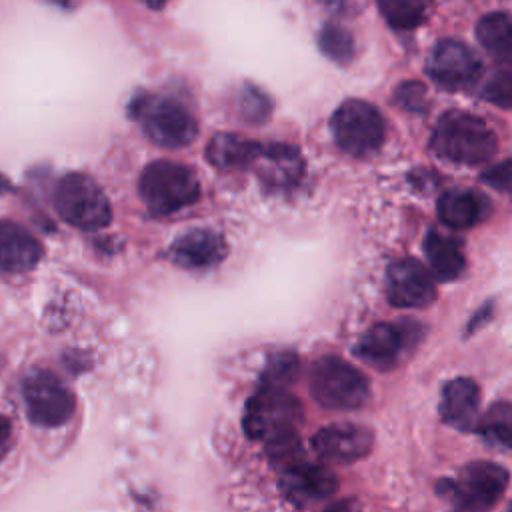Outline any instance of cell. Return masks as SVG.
Listing matches in <instances>:
<instances>
[{"instance_id":"cell-18","label":"cell","mask_w":512,"mask_h":512,"mask_svg":"<svg viewBox=\"0 0 512 512\" xmlns=\"http://www.w3.org/2000/svg\"><path fill=\"white\" fill-rule=\"evenodd\" d=\"M478 406H480V390L474 380L454 378L444 386L442 400H440V414L450 426L464 432L472 430L478 420Z\"/></svg>"},{"instance_id":"cell-11","label":"cell","mask_w":512,"mask_h":512,"mask_svg":"<svg viewBox=\"0 0 512 512\" xmlns=\"http://www.w3.org/2000/svg\"><path fill=\"white\" fill-rule=\"evenodd\" d=\"M418 334L420 330L410 322L376 324L360 338L356 356L374 368L388 370L402 358L404 352L410 350V346L418 340Z\"/></svg>"},{"instance_id":"cell-9","label":"cell","mask_w":512,"mask_h":512,"mask_svg":"<svg viewBox=\"0 0 512 512\" xmlns=\"http://www.w3.org/2000/svg\"><path fill=\"white\" fill-rule=\"evenodd\" d=\"M28 418L38 426H60L74 412V396L50 370H32L22 386Z\"/></svg>"},{"instance_id":"cell-12","label":"cell","mask_w":512,"mask_h":512,"mask_svg":"<svg viewBox=\"0 0 512 512\" xmlns=\"http://www.w3.org/2000/svg\"><path fill=\"white\" fill-rule=\"evenodd\" d=\"M374 444L372 430L356 422H336L324 426L312 438L314 452L336 464H350L364 458Z\"/></svg>"},{"instance_id":"cell-30","label":"cell","mask_w":512,"mask_h":512,"mask_svg":"<svg viewBox=\"0 0 512 512\" xmlns=\"http://www.w3.org/2000/svg\"><path fill=\"white\" fill-rule=\"evenodd\" d=\"M422 96H424V90L420 84H404L402 90L398 92V98L406 108H414V100L422 104Z\"/></svg>"},{"instance_id":"cell-34","label":"cell","mask_w":512,"mask_h":512,"mask_svg":"<svg viewBox=\"0 0 512 512\" xmlns=\"http://www.w3.org/2000/svg\"><path fill=\"white\" fill-rule=\"evenodd\" d=\"M4 188H10V184H8L4 178H0V192H2Z\"/></svg>"},{"instance_id":"cell-33","label":"cell","mask_w":512,"mask_h":512,"mask_svg":"<svg viewBox=\"0 0 512 512\" xmlns=\"http://www.w3.org/2000/svg\"><path fill=\"white\" fill-rule=\"evenodd\" d=\"M138 2H142V4L148 6L150 10H162L164 4H166V0H138Z\"/></svg>"},{"instance_id":"cell-25","label":"cell","mask_w":512,"mask_h":512,"mask_svg":"<svg viewBox=\"0 0 512 512\" xmlns=\"http://www.w3.org/2000/svg\"><path fill=\"white\" fill-rule=\"evenodd\" d=\"M270 98L256 86H244L238 94V112L246 122H264L270 116Z\"/></svg>"},{"instance_id":"cell-1","label":"cell","mask_w":512,"mask_h":512,"mask_svg":"<svg viewBox=\"0 0 512 512\" xmlns=\"http://www.w3.org/2000/svg\"><path fill=\"white\" fill-rule=\"evenodd\" d=\"M430 144L438 156L456 164H482L498 148L490 126L466 112H448L442 116Z\"/></svg>"},{"instance_id":"cell-28","label":"cell","mask_w":512,"mask_h":512,"mask_svg":"<svg viewBox=\"0 0 512 512\" xmlns=\"http://www.w3.org/2000/svg\"><path fill=\"white\" fill-rule=\"evenodd\" d=\"M298 368V360L294 354L290 352H284V354H278L268 370H266V384H272V386H284V382H288L294 374V370Z\"/></svg>"},{"instance_id":"cell-2","label":"cell","mask_w":512,"mask_h":512,"mask_svg":"<svg viewBox=\"0 0 512 512\" xmlns=\"http://www.w3.org/2000/svg\"><path fill=\"white\" fill-rule=\"evenodd\" d=\"M138 188L146 208L156 216L182 210L200 196V182L194 170L170 160L148 164L140 176Z\"/></svg>"},{"instance_id":"cell-4","label":"cell","mask_w":512,"mask_h":512,"mask_svg":"<svg viewBox=\"0 0 512 512\" xmlns=\"http://www.w3.org/2000/svg\"><path fill=\"white\" fill-rule=\"evenodd\" d=\"M310 394L330 410H356L370 394L368 378L352 364L336 358L322 356L310 368Z\"/></svg>"},{"instance_id":"cell-8","label":"cell","mask_w":512,"mask_h":512,"mask_svg":"<svg viewBox=\"0 0 512 512\" xmlns=\"http://www.w3.org/2000/svg\"><path fill=\"white\" fill-rule=\"evenodd\" d=\"M508 486V472L496 462L478 460L464 466L456 480L442 484V494L464 510H486L494 506Z\"/></svg>"},{"instance_id":"cell-27","label":"cell","mask_w":512,"mask_h":512,"mask_svg":"<svg viewBox=\"0 0 512 512\" xmlns=\"http://www.w3.org/2000/svg\"><path fill=\"white\" fill-rule=\"evenodd\" d=\"M484 96L496 106L512 108V72L502 70L494 74L484 88Z\"/></svg>"},{"instance_id":"cell-19","label":"cell","mask_w":512,"mask_h":512,"mask_svg":"<svg viewBox=\"0 0 512 512\" xmlns=\"http://www.w3.org/2000/svg\"><path fill=\"white\" fill-rule=\"evenodd\" d=\"M486 214V200L466 188L448 190L438 200V216L440 220L456 230L472 228Z\"/></svg>"},{"instance_id":"cell-7","label":"cell","mask_w":512,"mask_h":512,"mask_svg":"<svg viewBox=\"0 0 512 512\" xmlns=\"http://www.w3.org/2000/svg\"><path fill=\"white\" fill-rule=\"evenodd\" d=\"M330 126L336 144L352 156H366L378 150L386 132L378 108L364 100H346L340 104Z\"/></svg>"},{"instance_id":"cell-20","label":"cell","mask_w":512,"mask_h":512,"mask_svg":"<svg viewBox=\"0 0 512 512\" xmlns=\"http://www.w3.org/2000/svg\"><path fill=\"white\" fill-rule=\"evenodd\" d=\"M424 250L436 278L454 280L464 270V252L454 238L432 230L424 240Z\"/></svg>"},{"instance_id":"cell-31","label":"cell","mask_w":512,"mask_h":512,"mask_svg":"<svg viewBox=\"0 0 512 512\" xmlns=\"http://www.w3.org/2000/svg\"><path fill=\"white\" fill-rule=\"evenodd\" d=\"M10 422L4 418V416H0V452L4 450V446H6V442H8V438H10Z\"/></svg>"},{"instance_id":"cell-15","label":"cell","mask_w":512,"mask_h":512,"mask_svg":"<svg viewBox=\"0 0 512 512\" xmlns=\"http://www.w3.org/2000/svg\"><path fill=\"white\" fill-rule=\"evenodd\" d=\"M226 252L228 248L220 234L212 230L196 228L178 236L172 242L168 256L184 268L202 270V268L216 266L220 260H224Z\"/></svg>"},{"instance_id":"cell-24","label":"cell","mask_w":512,"mask_h":512,"mask_svg":"<svg viewBox=\"0 0 512 512\" xmlns=\"http://www.w3.org/2000/svg\"><path fill=\"white\" fill-rule=\"evenodd\" d=\"M384 20L396 30L420 26L432 8V0H376Z\"/></svg>"},{"instance_id":"cell-21","label":"cell","mask_w":512,"mask_h":512,"mask_svg":"<svg viewBox=\"0 0 512 512\" xmlns=\"http://www.w3.org/2000/svg\"><path fill=\"white\" fill-rule=\"evenodd\" d=\"M258 146V142L238 134H216L206 148V158L216 168H244L252 166Z\"/></svg>"},{"instance_id":"cell-5","label":"cell","mask_w":512,"mask_h":512,"mask_svg":"<svg viewBox=\"0 0 512 512\" xmlns=\"http://www.w3.org/2000/svg\"><path fill=\"white\" fill-rule=\"evenodd\" d=\"M302 418V406L284 386L264 384L246 404L244 430L254 440L272 442L294 434Z\"/></svg>"},{"instance_id":"cell-13","label":"cell","mask_w":512,"mask_h":512,"mask_svg":"<svg viewBox=\"0 0 512 512\" xmlns=\"http://www.w3.org/2000/svg\"><path fill=\"white\" fill-rule=\"evenodd\" d=\"M386 294L398 308H424L436 298V286L420 262L404 258L388 268Z\"/></svg>"},{"instance_id":"cell-10","label":"cell","mask_w":512,"mask_h":512,"mask_svg":"<svg viewBox=\"0 0 512 512\" xmlns=\"http://www.w3.org/2000/svg\"><path fill=\"white\" fill-rule=\"evenodd\" d=\"M428 74L446 90H462L480 78L482 64L464 42L448 38L440 40L430 52Z\"/></svg>"},{"instance_id":"cell-16","label":"cell","mask_w":512,"mask_h":512,"mask_svg":"<svg viewBox=\"0 0 512 512\" xmlns=\"http://www.w3.org/2000/svg\"><path fill=\"white\" fill-rule=\"evenodd\" d=\"M252 166L264 184L272 188L294 186L300 180L304 168L300 152L290 144H260Z\"/></svg>"},{"instance_id":"cell-6","label":"cell","mask_w":512,"mask_h":512,"mask_svg":"<svg viewBox=\"0 0 512 512\" xmlns=\"http://www.w3.org/2000/svg\"><path fill=\"white\" fill-rule=\"evenodd\" d=\"M54 204L58 214L74 228L92 232L104 228L110 218V202L102 188L86 174L72 172L66 174L54 194Z\"/></svg>"},{"instance_id":"cell-22","label":"cell","mask_w":512,"mask_h":512,"mask_svg":"<svg viewBox=\"0 0 512 512\" xmlns=\"http://www.w3.org/2000/svg\"><path fill=\"white\" fill-rule=\"evenodd\" d=\"M478 42L498 60H512V14L490 12L476 26Z\"/></svg>"},{"instance_id":"cell-26","label":"cell","mask_w":512,"mask_h":512,"mask_svg":"<svg viewBox=\"0 0 512 512\" xmlns=\"http://www.w3.org/2000/svg\"><path fill=\"white\" fill-rule=\"evenodd\" d=\"M320 48L326 56H330L336 62H348L354 54V42L352 36L338 26H326L320 34Z\"/></svg>"},{"instance_id":"cell-17","label":"cell","mask_w":512,"mask_h":512,"mask_svg":"<svg viewBox=\"0 0 512 512\" xmlns=\"http://www.w3.org/2000/svg\"><path fill=\"white\" fill-rule=\"evenodd\" d=\"M42 258L40 242L12 220H0V272L22 274Z\"/></svg>"},{"instance_id":"cell-29","label":"cell","mask_w":512,"mask_h":512,"mask_svg":"<svg viewBox=\"0 0 512 512\" xmlns=\"http://www.w3.org/2000/svg\"><path fill=\"white\" fill-rule=\"evenodd\" d=\"M484 180L488 184H492L494 188H502V190L512 188V160H506V162L490 168L484 174Z\"/></svg>"},{"instance_id":"cell-3","label":"cell","mask_w":512,"mask_h":512,"mask_svg":"<svg viewBox=\"0 0 512 512\" xmlns=\"http://www.w3.org/2000/svg\"><path fill=\"white\" fill-rule=\"evenodd\" d=\"M130 114L158 146L182 148L190 144L198 132L194 116L174 98L140 94L130 102Z\"/></svg>"},{"instance_id":"cell-23","label":"cell","mask_w":512,"mask_h":512,"mask_svg":"<svg viewBox=\"0 0 512 512\" xmlns=\"http://www.w3.org/2000/svg\"><path fill=\"white\" fill-rule=\"evenodd\" d=\"M476 428L480 436L492 446L512 450V404L510 402L492 404L486 410V414L480 420H476Z\"/></svg>"},{"instance_id":"cell-32","label":"cell","mask_w":512,"mask_h":512,"mask_svg":"<svg viewBox=\"0 0 512 512\" xmlns=\"http://www.w3.org/2000/svg\"><path fill=\"white\" fill-rule=\"evenodd\" d=\"M50 4H54V6H58V8H62V10H72V8H76V4H78V0H48Z\"/></svg>"},{"instance_id":"cell-14","label":"cell","mask_w":512,"mask_h":512,"mask_svg":"<svg viewBox=\"0 0 512 512\" xmlns=\"http://www.w3.org/2000/svg\"><path fill=\"white\" fill-rule=\"evenodd\" d=\"M336 486V476L330 470L304 462H294L286 466L280 478L282 494L294 504L324 500L334 494Z\"/></svg>"}]
</instances>
